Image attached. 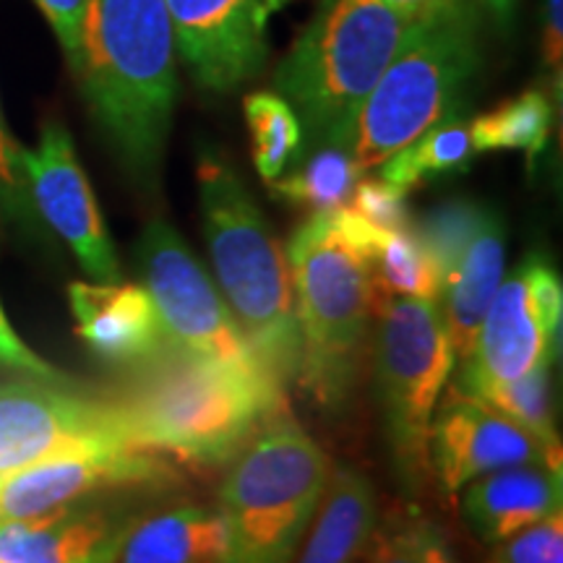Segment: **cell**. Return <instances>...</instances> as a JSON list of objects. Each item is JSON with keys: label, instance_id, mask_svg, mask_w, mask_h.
<instances>
[{"label": "cell", "instance_id": "6da1fadb", "mask_svg": "<svg viewBox=\"0 0 563 563\" xmlns=\"http://www.w3.org/2000/svg\"><path fill=\"white\" fill-rule=\"evenodd\" d=\"M175 51L165 0H87L70 74L110 150L152 191L178 104Z\"/></svg>", "mask_w": 563, "mask_h": 563}, {"label": "cell", "instance_id": "7a4b0ae2", "mask_svg": "<svg viewBox=\"0 0 563 563\" xmlns=\"http://www.w3.org/2000/svg\"><path fill=\"white\" fill-rule=\"evenodd\" d=\"M203 235L224 302L277 389L295 384L300 336L285 251L235 167L203 152L196 167Z\"/></svg>", "mask_w": 563, "mask_h": 563}, {"label": "cell", "instance_id": "3957f363", "mask_svg": "<svg viewBox=\"0 0 563 563\" xmlns=\"http://www.w3.org/2000/svg\"><path fill=\"white\" fill-rule=\"evenodd\" d=\"M112 402L141 446L217 467L238 454L285 397L170 342L133 365L121 397Z\"/></svg>", "mask_w": 563, "mask_h": 563}, {"label": "cell", "instance_id": "277c9868", "mask_svg": "<svg viewBox=\"0 0 563 563\" xmlns=\"http://www.w3.org/2000/svg\"><path fill=\"white\" fill-rule=\"evenodd\" d=\"M287 264L300 336L295 382L321 410L340 412L361 378L368 323L376 313L371 264L334 214H311L295 230Z\"/></svg>", "mask_w": 563, "mask_h": 563}, {"label": "cell", "instance_id": "5b68a950", "mask_svg": "<svg viewBox=\"0 0 563 563\" xmlns=\"http://www.w3.org/2000/svg\"><path fill=\"white\" fill-rule=\"evenodd\" d=\"M410 26L384 0H321L274 76L302 125V152L350 146L357 112Z\"/></svg>", "mask_w": 563, "mask_h": 563}, {"label": "cell", "instance_id": "8992f818", "mask_svg": "<svg viewBox=\"0 0 563 563\" xmlns=\"http://www.w3.org/2000/svg\"><path fill=\"white\" fill-rule=\"evenodd\" d=\"M327 483V454L287 405L266 415L230 460L222 481L224 563H292Z\"/></svg>", "mask_w": 563, "mask_h": 563}, {"label": "cell", "instance_id": "52a82bcc", "mask_svg": "<svg viewBox=\"0 0 563 563\" xmlns=\"http://www.w3.org/2000/svg\"><path fill=\"white\" fill-rule=\"evenodd\" d=\"M477 68V11L470 0L415 21L357 112L350 139L357 170H373L420 133L460 115Z\"/></svg>", "mask_w": 563, "mask_h": 563}, {"label": "cell", "instance_id": "ba28073f", "mask_svg": "<svg viewBox=\"0 0 563 563\" xmlns=\"http://www.w3.org/2000/svg\"><path fill=\"white\" fill-rule=\"evenodd\" d=\"M376 386L386 439L405 488L420 490L431 470V422L454 368L439 300L376 298Z\"/></svg>", "mask_w": 563, "mask_h": 563}, {"label": "cell", "instance_id": "9c48e42d", "mask_svg": "<svg viewBox=\"0 0 563 563\" xmlns=\"http://www.w3.org/2000/svg\"><path fill=\"white\" fill-rule=\"evenodd\" d=\"M136 256L144 287L150 290L173 344L209 357L249 378L251 384L285 397V391L277 389L258 365L214 282L170 224L165 220L146 224Z\"/></svg>", "mask_w": 563, "mask_h": 563}, {"label": "cell", "instance_id": "30bf717a", "mask_svg": "<svg viewBox=\"0 0 563 563\" xmlns=\"http://www.w3.org/2000/svg\"><path fill=\"white\" fill-rule=\"evenodd\" d=\"M561 313V277L548 258L530 253L493 295L456 386L481 394L488 386L517 382L548 355L559 357Z\"/></svg>", "mask_w": 563, "mask_h": 563}, {"label": "cell", "instance_id": "8fae6325", "mask_svg": "<svg viewBox=\"0 0 563 563\" xmlns=\"http://www.w3.org/2000/svg\"><path fill=\"white\" fill-rule=\"evenodd\" d=\"M175 481L159 452L133 441H100L0 475V522H26L70 509L91 493Z\"/></svg>", "mask_w": 563, "mask_h": 563}, {"label": "cell", "instance_id": "7c38bea8", "mask_svg": "<svg viewBox=\"0 0 563 563\" xmlns=\"http://www.w3.org/2000/svg\"><path fill=\"white\" fill-rule=\"evenodd\" d=\"M100 441H133L115 402L37 378L0 384V475Z\"/></svg>", "mask_w": 563, "mask_h": 563}, {"label": "cell", "instance_id": "4fadbf2b", "mask_svg": "<svg viewBox=\"0 0 563 563\" xmlns=\"http://www.w3.org/2000/svg\"><path fill=\"white\" fill-rule=\"evenodd\" d=\"M290 0H165L175 45L194 81L230 95L262 74L269 24Z\"/></svg>", "mask_w": 563, "mask_h": 563}, {"label": "cell", "instance_id": "5bb4252c", "mask_svg": "<svg viewBox=\"0 0 563 563\" xmlns=\"http://www.w3.org/2000/svg\"><path fill=\"white\" fill-rule=\"evenodd\" d=\"M24 173L32 209L66 241L81 269L97 282H121L100 203L60 123H47L37 146L24 152Z\"/></svg>", "mask_w": 563, "mask_h": 563}, {"label": "cell", "instance_id": "9a60e30c", "mask_svg": "<svg viewBox=\"0 0 563 563\" xmlns=\"http://www.w3.org/2000/svg\"><path fill=\"white\" fill-rule=\"evenodd\" d=\"M519 464H548L561 470V452L540 443L496 407L454 386L431 422V467L443 493L496 470Z\"/></svg>", "mask_w": 563, "mask_h": 563}, {"label": "cell", "instance_id": "2e32d148", "mask_svg": "<svg viewBox=\"0 0 563 563\" xmlns=\"http://www.w3.org/2000/svg\"><path fill=\"white\" fill-rule=\"evenodd\" d=\"M76 334L110 365H139L170 344L150 290L121 282H70Z\"/></svg>", "mask_w": 563, "mask_h": 563}, {"label": "cell", "instance_id": "e0dca14e", "mask_svg": "<svg viewBox=\"0 0 563 563\" xmlns=\"http://www.w3.org/2000/svg\"><path fill=\"white\" fill-rule=\"evenodd\" d=\"M110 563H224L228 525L220 509L175 504L118 525L104 548Z\"/></svg>", "mask_w": 563, "mask_h": 563}, {"label": "cell", "instance_id": "ac0fdd59", "mask_svg": "<svg viewBox=\"0 0 563 563\" xmlns=\"http://www.w3.org/2000/svg\"><path fill=\"white\" fill-rule=\"evenodd\" d=\"M561 511V470L519 464L488 473L462 496L464 522L488 545Z\"/></svg>", "mask_w": 563, "mask_h": 563}, {"label": "cell", "instance_id": "d6986e66", "mask_svg": "<svg viewBox=\"0 0 563 563\" xmlns=\"http://www.w3.org/2000/svg\"><path fill=\"white\" fill-rule=\"evenodd\" d=\"M506 230L496 211H485L481 228L464 251L454 277L446 282L441 298H446L443 323L456 361H467L493 295L504 279Z\"/></svg>", "mask_w": 563, "mask_h": 563}, {"label": "cell", "instance_id": "ffe728a7", "mask_svg": "<svg viewBox=\"0 0 563 563\" xmlns=\"http://www.w3.org/2000/svg\"><path fill=\"white\" fill-rule=\"evenodd\" d=\"M121 519L95 509H63L26 522H0V561L91 563L100 561Z\"/></svg>", "mask_w": 563, "mask_h": 563}, {"label": "cell", "instance_id": "44dd1931", "mask_svg": "<svg viewBox=\"0 0 563 563\" xmlns=\"http://www.w3.org/2000/svg\"><path fill=\"white\" fill-rule=\"evenodd\" d=\"M340 228L365 253L371 264L373 290L378 295H405L418 300H439L443 279L439 266L410 230H378L352 209H340Z\"/></svg>", "mask_w": 563, "mask_h": 563}, {"label": "cell", "instance_id": "7402d4cb", "mask_svg": "<svg viewBox=\"0 0 563 563\" xmlns=\"http://www.w3.org/2000/svg\"><path fill=\"white\" fill-rule=\"evenodd\" d=\"M327 498L298 563H355L376 525V496L371 483L350 467H336Z\"/></svg>", "mask_w": 563, "mask_h": 563}, {"label": "cell", "instance_id": "603a6c76", "mask_svg": "<svg viewBox=\"0 0 563 563\" xmlns=\"http://www.w3.org/2000/svg\"><path fill=\"white\" fill-rule=\"evenodd\" d=\"M295 170L279 175L269 183L272 194L279 199L308 209L311 214H332L347 207L355 183L361 180V170L355 167L350 146L319 144L300 154Z\"/></svg>", "mask_w": 563, "mask_h": 563}, {"label": "cell", "instance_id": "cb8c5ba5", "mask_svg": "<svg viewBox=\"0 0 563 563\" xmlns=\"http://www.w3.org/2000/svg\"><path fill=\"white\" fill-rule=\"evenodd\" d=\"M473 139H470V123L462 115L449 118L418 139L386 157L378 178L391 183L399 191L410 194L412 188L422 186L426 180L443 178V175L464 173L475 157Z\"/></svg>", "mask_w": 563, "mask_h": 563}, {"label": "cell", "instance_id": "d4e9b609", "mask_svg": "<svg viewBox=\"0 0 563 563\" xmlns=\"http://www.w3.org/2000/svg\"><path fill=\"white\" fill-rule=\"evenodd\" d=\"M553 129V104L545 91L527 89L470 121L475 152H525L534 159L545 150Z\"/></svg>", "mask_w": 563, "mask_h": 563}, {"label": "cell", "instance_id": "484cf974", "mask_svg": "<svg viewBox=\"0 0 563 563\" xmlns=\"http://www.w3.org/2000/svg\"><path fill=\"white\" fill-rule=\"evenodd\" d=\"M245 121L251 133L253 165L266 183H274L300 159L306 136L285 97L272 91H253L245 97Z\"/></svg>", "mask_w": 563, "mask_h": 563}, {"label": "cell", "instance_id": "4316f807", "mask_svg": "<svg viewBox=\"0 0 563 563\" xmlns=\"http://www.w3.org/2000/svg\"><path fill=\"white\" fill-rule=\"evenodd\" d=\"M368 563H460L439 525L415 511H391L371 530Z\"/></svg>", "mask_w": 563, "mask_h": 563}, {"label": "cell", "instance_id": "83f0119b", "mask_svg": "<svg viewBox=\"0 0 563 563\" xmlns=\"http://www.w3.org/2000/svg\"><path fill=\"white\" fill-rule=\"evenodd\" d=\"M555 357H543L530 373H525L517 382L496 384L483 389L475 397L496 407L506 418H511L517 426H522L527 433H532L540 443H545L553 452H561L559 433H555L553 407H551V365Z\"/></svg>", "mask_w": 563, "mask_h": 563}, {"label": "cell", "instance_id": "f1b7e54d", "mask_svg": "<svg viewBox=\"0 0 563 563\" xmlns=\"http://www.w3.org/2000/svg\"><path fill=\"white\" fill-rule=\"evenodd\" d=\"M485 211H488V207H481L477 201L452 199L426 211L422 220L412 228L418 241L426 245V251L431 253L435 266H439L443 287L454 277L464 251H467L470 241L481 228Z\"/></svg>", "mask_w": 563, "mask_h": 563}, {"label": "cell", "instance_id": "f546056e", "mask_svg": "<svg viewBox=\"0 0 563 563\" xmlns=\"http://www.w3.org/2000/svg\"><path fill=\"white\" fill-rule=\"evenodd\" d=\"M490 563H563L561 511L501 540Z\"/></svg>", "mask_w": 563, "mask_h": 563}, {"label": "cell", "instance_id": "4dcf8cb0", "mask_svg": "<svg viewBox=\"0 0 563 563\" xmlns=\"http://www.w3.org/2000/svg\"><path fill=\"white\" fill-rule=\"evenodd\" d=\"M347 209L363 217L365 222L378 230H410V207H407V194L394 188L391 183L382 178H365L355 183Z\"/></svg>", "mask_w": 563, "mask_h": 563}, {"label": "cell", "instance_id": "1f68e13d", "mask_svg": "<svg viewBox=\"0 0 563 563\" xmlns=\"http://www.w3.org/2000/svg\"><path fill=\"white\" fill-rule=\"evenodd\" d=\"M24 152L26 150H21L19 141L11 136L9 125L3 121V112H0V196H3L16 217H24L32 211L24 173Z\"/></svg>", "mask_w": 563, "mask_h": 563}, {"label": "cell", "instance_id": "d6a6232c", "mask_svg": "<svg viewBox=\"0 0 563 563\" xmlns=\"http://www.w3.org/2000/svg\"><path fill=\"white\" fill-rule=\"evenodd\" d=\"M0 365H3V368L26 373V376L37 378V382L66 384L63 382L60 371H55L51 363L42 361L37 352H32L24 342H21V336L13 332L9 319H5L3 308H0Z\"/></svg>", "mask_w": 563, "mask_h": 563}, {"label": "cell", "instance_id": "836d02e7", "mask_svg": "<svg viewBox=\"0 0 563 563\" xmlns=\"http://www.w3.org/2000/svg\"><path fill=\"white\" fill-rule=\"evenodd\" d=\"M45 19L51 21L55 37H58L63 55H66L68 66L74 63L79 53L84 11H87V0H34Z\"/></svg>", "mask_w": 563, "mask_h": 563}, {"label": "cell", "instance_id": "e575fe53", "mask_svg": "<svg viewBox=\"0 0 563 563\" xmlns=\"http://www.w3.org/2000/svg\"><path fill=\"white\" fill-rule=\"evenodd\" d=\"M563 60V0H545L543 19V63L545 68L555 70V79L561 81Z\"/></svg>", "mask_w": 563, "mask_h": 563}, {"label": "cell", "instance_id": "d590c367", "mask_svg": "<svg viewBox=\"0 0 563 563\" xmlns=\"http://www.w3.org/2000/svg\"><path fill=\"white\" fill-rule=\"evenodd\" d=\"M386 5H391L394 11L399 13L405 21H422V19H431L435 13H443L452 5L460 3V0H384Z\"/></svg>", "mask_w": 563, "mask_h": 563}, {"label": "cell", "instance_id": "8d00e7d4", "mask_svg": "<svg viewBox=\"0 0 563 563\" xmlns=\"http://www.w3.org/2000/svg\"><path fill=\"white\" fill-rule=\"evenodd\" d=\"M473 9L483 16H488L498 30H509L514 24V16H517V5L519 0H470Z\"/></svg>", "mask_w": 563, "mask_h": 563}, {"label": "cell", "instance_id": "74e56055", "mask_svg": "<svg viewBox=\"0 0 563 563\" xmlns=\"http://www.w3.org/2000/svg\"><path fill=\"white\" fill-rule=\"evenodd\" d=\"M91 563H110V561H104V559H100V561H91Z\"/></svg>", "mask_w": 563, "mask_h": 563}, {"label": "cell", "instance_id": "f35d334b", "mask_svg": "<svg viewBox=\"0 0 563 563\" xmlns=\"http://www.w3.org/2000/svg\"><path fill=\"white\" fill-rule=\"evenodd\" d=\"M0 563H5V561H0Z\"/></svg>", "mask_w": 563, "mask_h": 563}]
</instances>
